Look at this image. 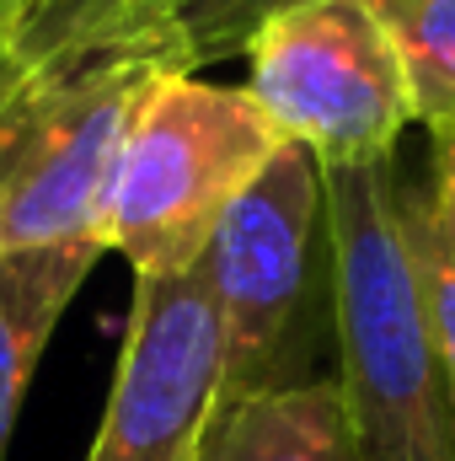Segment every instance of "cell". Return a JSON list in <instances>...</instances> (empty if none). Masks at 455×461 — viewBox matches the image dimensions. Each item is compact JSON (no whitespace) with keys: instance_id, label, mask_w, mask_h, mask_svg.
Wrapping results in <instances>:
<instances>
[{"instance_id":"6da1fadb","label":"cell","mask_w":455,"mask_h":461,"mask_svg":"<svg viewBox=\"0 0 455 461\" xmlns=\"http://www.w3.org/2000/svg\"><path fill=\"white\" fill-rule=\"evenodd\" d=\"M193 70L177 0H16L0 27V252L97 241L129 123Z\"/></svg>"},{"instance_id":"7a4b0ae2","label":"cell","mask_w":455,"mask_h":461,"mask_svg":"<svg viewBox=\"0 0 455 461\" xmlns=\"http://www.w3.org/2000/svg\"><path fill=\"white\" fill-rule=\"evenodd\" d=\"M397 156L327 161V268L359 461H455V408L429 333Z\"/></svg>"},{"instance_id":"3957f363","label":"cell","mask_w":455,"mask_h":461,"mask_svg":"<svg viewBox=\"0 0 455 461\" xmlns=\"http://www.w3.org/2000/svg\"><path fill=\"white\" fill-rule=\"evenodd\" d=\"M284 129L246 86L199 76L166 81L129 123L113 156L97 241L139 274L199 268L230 204L279 156Z\"/></svg>"},{"instance_id":"277c9868","label":"cell","mask_w":455,"mask_h":461,"mask_svg":"<svg viewBox=\"0 0 455 461\" xmlns=\"http://www.w3.org/2000/svg\"><path fill=\"white\" fill-rule=\"evenodd\" d=\"M327 221L322 161L284 140L257 183L220 215L199 274L215 295L226 386L220 408L268 386L311 381L306 370V312H311V258L317 226Z\"/></svg>"},{"instance_id":"5b68a950","label":"cell","mask_w":455,"mask_h":461,"mask_svg":"<svg viewBox=\"0 0 455 461\" xmlns=\"http://www.w3.org/2000/svg\"><path fill=\"white\" fill-rule=\"evenodd\" d=\"M241 59L246 92L322 167L397 156L418 123L407 65L370 0H290L257 22Z\"/></svg>"},{"instance_id":"8992f818","label":"cell","mask_w":455,"mask_h":461,"mask_svg":"<svg viewBox=\"0 0 455 461\" xmlns=\"http://www.w3.org/2000/svg\"><path fill=\"white\" fill-rule=\"evenodd\" d=\"M220 317L204 274H139L113 392L86 461H199L220 413Z\"/></svg>"},{"instance_id":"52a82bcc","label":"cell","mask_w":455,"mask_h":461,"mask_svg":"<svg viewBox=\"0 0 455 461\" xmlns=\"http://www.w3.org/2000/svg\"><path fill=\"white\" fill-rule=\"evenodd\" d=\"M97 241L70 247H11L0 252V461L11 446L27 381L54 339L59 317L81 295L86 274L97 268Z\"/></svg>"},{"instance_id":"ba28073f","label":"cell","mask_w":455,"mask_h":461,"mask_svg":"<svg viewBox=\"0 0 455 461\" xmlns=\"http://www.w3.org/2000/svg\"><path fill=\"white\" fill-rule=\"evenodd\" d=\"M199 461H359L348 397L338 381L311 375L226 402Z\"/></svg>"},{"instance_id":"9c48e42d","label":"cell","mask_w":455,"mask_h":461,"mask_svg":"<svg viewBox=\"0 0 455 461\" xmlns=\"http://www.w3.org/2000/svg\"><path fill=\"white\" fill-rule=\"evenodd\" d=\"M402 215L424 285L429 333L445 365L455 408V134H429V161L418 177H402Z\"/></svg>"},{"instance_id":"30bf717a","label":"cell","mask_w":455,"mask_h":461,"mask_svg":"<svg viewBox=\"0 0 455 461\" xmlns=\"http://www.w3.org/2000/svg\"><path fill=\"white\" fill-rule=\"evenodd\" d=\"M407 65L418 123L455 134V0H370Z\"/></svg>"},{"instance_id":"8fae6325","label":"cell","mask_w":455,"mask_h":461,"mask_svg":"<svg viewBox=\"0 0 455 461\" xmlns=\"http://www.w3.org/2000/svg\"><path fill=\"white\" fill-rule=\"evenodd\" d=\"M279 5H290V0H177L199 65L241 59L246 54V38L257 32V22L268 11H279Z\"/></svg>"},{"instance_id":"7c38bea8","label":"cell","mask_w":455,"mask_h":461,"mask_svg":"<svg viewBox=\"0 0 455 461\" xmlns=\"http://www.w3.org/2000/svg\"><path fill=\"white\" fill-rule=\"evenodd\" d=\"M11 5H16V0H0V27H5V16H11Z\"/></svg>"}]
</instances>
